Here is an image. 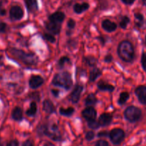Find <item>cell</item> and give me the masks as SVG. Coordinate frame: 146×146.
<instances>
[{
    "instance_id": "obj_23",
    "label": "cell",
    "mask_w": 146,
    "mask_h": 146,
    "mask_svg": "<svg viewBox=\"0 0 146 146\" xmlns=\"http://www.w3.org/2000/svg\"><path fill=\"white\" fill-rule=\"evenodd\" d=\"M74 112V109L72 107H70L67 108H61L60 109V113L64 116H70L72 115Z\"/></svg>"
},
{
    "instance_id": "obj_38",
    "label": "cell",
    "mask_w": 146,
    "mask_h": 146,
    "mask_svg": "<svg viewBox=\"0 0 146 146\" xmlns=\"http://www.w3.org/2000/svg\"><path fill=\"white\" fill-rule=\"evenodd\" d=\"M109 133L107 131H102V132H100L97 134V136H98L99 138H101V137H107Z\"/></svg>"
},
{
    "instance_id": "obj_25",
    "label": "cell",
    "mask_w": 146,
    "mask_h": 146,
    "mask_svg": "<svg viewBox=\"0 0 146 146\" xmlns=\"http://www.w3.org/2000/svg\"><path fill=\"white\" fill-rule=\"evenodd\" d=\"M37 113V104L35 102H31L30 104L29 109L26 111V114L29 116H33Z\"/></svg>"
},
{
    "instance_id": "obj_35",
    "label": "cell",
    "mask_w": 146,
    "mask_h": 146,
    "mask_svg": "<svg viewBox=\"0 0 146 146\" xmlns=\"http://www.w3.org/2000/svg\"><path fill=\"white\" fill-rule=\"evenodd\" d=\"M75 27V21L73 19H70L67 22V27H68L70 29H72Z\"/></svg>"
},
{
    "instance_id": "obj_43",
    "label": "cell",
    "mask_w": 146,
    "mask_h": 146,
    "mask_svg": "<svg viewBox=\"0 0 146 146\" xmlns=\"http://www.w3.org/2000/svg\"><path fill=\"white\" fill-rule=\"evenodd\" d=\"M5 14H6L5 10H4V9L1 10V11H0V14H1V15H4Z\"/></svg>"
},
{
    "instance_id": "obj_37",
    "label": "cell",
    "mask_w": 146,
    "mask_h": 146,
    "mask_svg": "<svg viewBox=\"0 0 146 146\" xmlns=\"http://www.w3.org/2000/svg\"><path fill=\"white\" fill-rule=\"evenodd\" d=\"M7 146H19V145L18 141L14 140V141H11L10 142H9Z\"/></svg>"
},
{
    "instance_id": "obj_10",
    "label": "cell",
    "mask_w": 146,
    "mask_h": 146,
    "mask_svg": "<svg viewBox=\"0 0 146 146\" xmlns=\"http://www.w3.org/2000/svg\"><path fill=\"white\" fill-rule=\"evenodd\" d=\"M83 90V87L80 85H77L74 87V90L72 92L70 96V99L71 101L74 104H77L80 98V95L82 94V91Z\"/></svg>"
},
{
    "instance_id": "obj_22",
    "label": "cell",
    "mask_w": 146,
    "mask_h": 146,
    "mask_svg": "<svg viewBox=\"0 0 146 146\" xmlns=\"http://www.w3.org/2000/svg\"><path fill=\"white\" fill-rule=\"evenodd\" d=\"M97 98H96L94 94H91L88 95V96L85 99V105L87 106H94L97 104Z\"/></svg>"
},
{
    "instance_id": "obj_28",
    "label": "cell",
    "mask_w": 146,
    "mask_h": 146,
    "mask_svg": "<svg viewBox=\"0 0 146 146\" xmlns=\"http://www.w3.org/2000/svg\"><path fill=\"white\" fill-rule=\"evenodd\" d=\"M130 23V19L129 17H127V16H125L122 18L121 21L120 22V27H121L122 29H126L127 24Z\"/></svg>"
},
{
    "instance_id": "obj_46",
    "label": "cell",
    "mask_w": 146,
    "mask_h": 146,
    "mask_svg": "<svg viewBox=\"0 0 146 146\" xmlns=\"http://www.w3.org/2000/svg\"><path fill=\"white\" fill-rule=\"evenodd\" d=\"M145 46H146V36H145Z\"/></svg>"
},
{
    "instance_id": "obj_17",
    "label": "cell",
    "mask_w": 146,
    "mask_h": 146,
    "mask_svg": "<svg viewBox=\"0 0 146 146\" xmlns=\"http://www.w3.org/2000/svg\"><path fill=\"white\" fill-rule=\"evenodd\" d=\"M97 87H98V88L100 91H110V92H113L115 89L113 86L110 85V84H107V83L102 81H100V82L97 83Z\"/></svg>"
},
{
    "instance_id": "obj_36",
    "label": "cell",
    "mask_w": 146,
    "mask_h": 146,
    "mask_svg": "<svg viewBox=\"0 0 146 146\" xmlns=\"http://www.w3.org/2000/svg\"><path fill=\"white\" fill-rule=\"evenodd\" d=\"M7 29V24L4 22L0 23V33H3L6 31Z\"/></svg>"
},
{
    "instance_id": "obj_4",
    "label": "cell",
    "mask_w": 146,
    "mask_h": 146,
    "mask_svg": "<svg viewBox=\"0 0 146 146\" xmlns=\"http://www.w3.org/2000/svg\"><path fill=\"white\" fill-rule=\"evenodd\" d=\"M40 132L47 135V137L52 139L53 141H60L62 140V136L59 131V128L56 124H52L49 125H44L40 128Z\"/></svg>"
},
{
    "instance_id": "obj_3",
    "label": "cell",
    "mask_w": 146,
    "mask_h": 146,
    "mask_svg": "<svg viewBox=\"0 0 146 146\" xmlns=\"http://www.w3.org/2000/svg\"><path fill=\"white\" fill-rule=\"evenodd\" d=\"M10 52L27 65H35L37 62V58L36 56L31 53H26L21 50L16 48H11Z\"/></svg>"
},
{
    "instance_id": "obj_11",
    "label": "cell",
    "mask_w": 146,
    "mask_h": 146,
    "mask_svg": "<svg viewBox=\"0 0 146 146\" xmlns=\"http://www.w3.org/2000/svg\"><path fill=\"white\" fill-rule=\"evenodd\" d=\"M29 86L31 88L35 89L42 85L44 83V79L40 76H33L29 79Z\"/></svg>"
},
{
    "instance_id": "obj_5",
    "label": "cell",
    "mask_w": 146,
    "mask_h": 146,
    "mask_svg": "<svg viewBox=\"0 0 146 146\" xmlns=\"http://www.w3.org/2000/svg\"><path fill=\"white\" fill-rule=\"evenodd\" d=\"M125 118L130 123H135L140 119L142 116V111L137 107L131 106L127 107L124 112Z\"/></svg>"
},
{
    "instance_id": "obj_14",
    "label": "cell",
    "mask_w": 146,
    "mask_h": 146,
    "mask_svg": "<svg viewBox=\"0 0 146 146\" xmlns=\"http://www.w3.org/2000/svg\"><path fill=\"white\" fill-rule=\"evenodd\" d=\"M112 119H113L112 115L104 113L100 116L98 121L99 124H100V126H107L111 123Z\"/></svg>"
},
{
    "instance_id": "obj_33",
    "label": "cell",
    "mask_w": 146,
    "mask_h": 146,
    "mask_svg": "<svg viewBox=\"0 0 146 146\" xmlns=\"http://www.w3.org/2000/svg\"><path fill=\"white\" fill-rule=\"evenodd\" d=\"M85 138L87 141H92V140L94 138V132H93V131H88V132L86 133Z\"/></svg>"
},
{
    "instance_id": "obj_32",
    "label": "cell",
    "mask_w": 146,
    "mask_h": 146,
    "mask_svg": "<svg viewBox=\"0 0 146 146\" xmlns=\"http://www.w3.org/2000/svg\"><path fill=\"white\" fill-rule=\"evenodd\" d=\"M43 37H44V38H45L47 41H50V42L51 43H54L55 42V38H54V36H53L52 34H44V36H43Z\"/></svg>"
},
{
    "instance_id": "obj_34",
    "label": "cell",
    "mask_w": 146,
    "mask_h": 146,
    "mask_svg": "<svg viewBox=\"0 0 146 146\" xmlns=\"http://www.w3.org/2000/svg\"><path fill=\"white\" fill-rule=\"evenodd\" d=\"M94 146H110L109 143L105 141H103V140H100V141H97Z\"/></svg>"
},
{
    "instance_id": "obj_41",
    "label": "cell",
    "mask_w": 146,
    "mask_h": 146,
    "mask_svg": "<svg viewBox=\"0 0 146 146\" xmlns=\"http://www.w3.org/2000/svg\"><path fill=\"white\" fill-rule=\"evenodd\" d=\"M113 61V57L111 55H107L106 56L105 58H104V61L107 63H110Z\"/></svg>"
},
{
    "instance_id": "obj_47",
    "label": "cell",
    "mask_w": 146,
    "mask_h": 146,
    "mask_svg": "<svg viewBox=\"0 0 146 146\" xmlns=\"http://www.w3.org/2000/svg\"><path fill=\"white\" fill-rule=\"evenodd\" d=\"M1 58H2V56H0V60H1Z\"/></svg>"
},
{
    "instance_id": "obj_26",
    "label": "cell",
    "mask_w": 146,
    "mask_h": 146,
    "mask_svg": "<svg viewBox=\"0 0 146 146\" xmlns=\"http://www.w3.org/2000/svg\"><path fill=\"white\" fill-rule=\"evenodd\" d=\"M129 97H130V95H129L128 93L127 92H123L120 94V98L118 99V104L120 105H123L126 103V101L129 99Z\"/></svg>"
},
{
    "instance_id": "obj_8",
    "label": "cell",
    "mask_w": 146,
    "mask_h": 146,
    "mask_svg": "<svg viewBox=\"0 0 146 146\" xmlns=\"http://www.w3.org/2000/svg\"><path fill=\"white\" fill-rule=\"evenodd\" d=\"M9 15L11 19L19 20L24 16V11H23L22 9L19 6H14L10 9Z\"/></svg>"
},
{
    "instance_id": "obj_18",
    "label": "cell",
    "mask_w": 146,
    "mask_h": 146,
    "mask_svg": "<svg viewBox=\"0 0 146 146\" xmlns=\"http://www.w3.org/2000/svg\"><path fill=\"white\" fill-rule=\"evenodd\" d=\"M90 7V5L87 3H82V4H76L74 6V11L77 14H81L84 11L87 10Z\"/></svg>"
},
{
    "instance_id": "obj_44",
    "label": "cell",
    "mask_w": 146,
    "mask_h": 146,
    "mask_svg": "<svg viewBox=\"0 0 146 146\" xmlns=\"http://www.w3.org/2000/svg\"><path fill=\"white\" fill-rule=\"evenodd\" d=\"M100 41H101L102 43V44H104V38H102V37H100Z\"/></svg>"
},
{
    "instance_id": "obj_6",
    "label": "cell",
    "mask_w": 146,
    "mask_h": 146,
    "mask_svg": "<svg viewBox=\"0 0 146 146\" xmlns=\"http://www.w3.org/2000/svg\"><path fill=\"white\" fill-rule=\"evenodd\" d=\"M125 134L124 131L120 128L113 129L109 133L110 141L114 145H119L125 139Z\"/></svg>"
},
{
    "instance_id": "obj_39",
    "label": "cell",
    "mask_w": 146,
    "mask_h": 146,
    "mask_svg": "<svg viewBox=\"0 0 146 146\" xmlns=\"http://www.w3.org/2000/svg\"><path fill=\"white\" fill-rule=\"evenodd\" d=\"M21 146H34L33 145L32 142L29 140H27V141H25L24 143H22Z\"/></svg>"
},
{
    "instance_id": "obj_29",
    "label": "cell",
    "mask_w": 146,
    "mask_h": 146,
    "mask_svg": "<svg viewBox=\"0 0 146 146\" xmlns=\"http://www.w3.org/2000/svg\"><path fill=\"white\" fill-rule=\"evenodd\" d=\"M70 59L69 58V57L63 56L62 57V58L60 59V61H58V66H60V68H62L63 66H64V64H65L66 63H70Z\"/></svg>"
},
{
    "instance_id": "obj_2",
    "label": "cell",
    "mask_w": 146,
    "mask_h": 146,
    "mask_svg": "<svg viewBox=\"0 0 146 146\" xmlns=\"http://www.w3.org/2000/svg\"><path fill=\"white\" fill-rule=\"evenodd\" d=\"M52 84L54 86L64 88L66 90L70 89L72 85L71 75L68 72H62L56 74L52 80Z\"/></svg>"
},
{
    "instance_id": "obj_21",
    "label": "cell",
    "mask_w": 146,
    "mask_h": 146,
    "mask_svg": "<svg viewBox=\"0 0 146 146\" xmlns=\"http://www.w3.org/2000/svg\"><path fill=\"white\" fill-rule=\"evenodd\" d=\"M101 74L102 72L99 68H94L90 73V77H89L90 81H91V82L94 81L99 76H101Z\"/></svg>"
},
{
    "instance_id": "obj_24",
    "label": "cell",
    "mask_w": 146,
    "mask_h": 146,
    "mask_svg": "<svg viewBox=\"0 0 146 146\" xmlns=\"http://www.w3.org/2000/svg\"><path fill=\"white\" fill-rule=\"evenodd\" d=\"M135 25L137 27H141L144 22V17L140 13H135Z\"/></svg>"
},
{
    "instance_id": "obj_12",
    "label": "cell",
    "mask_w": 146,
    "mask_h": 146,
    "mask_svg": "<svg viewBox=\"0 0 146 146\" xmlns=\"http://www.w3.org/2000/svg\"><path fill=\"white\" fill-rule=\"evenodd\" d=\"M64 18H65V15H64V13L61 12V11H57V12L54 13L49 17L50 21L57 23V24H60V23L62 22Z\"/></svg>"
},
{
    "instance_id": "obj_7",
    "label": "cell",
    "mask_w": 146,
    "mask_h": 146,
    "mask_svg": "<svg viewBox=\"0 0 146 146\" xmlns=\"http://www.w3.org/2000/svg\"><path fill=\"white\" fill-rule=\"evenodd\" d=\"M135 94L137 97L139 102L146 106V86H139L135 90Z\"/></svg>"
},
{
    "instance_id": "obj_15",
    "label": "cell",
    "mask_w": 146,
    "mask_h": 146,
    "mask_svg": "<svg viewBox=\"0 0 146 146\" xmlns=\"http://www.w3.org/2000/svg\"><path fill=\"white\" fill-rule=\"evenodd\" d=\"M102 27L107 32H113L117 29V24L109 19H105L102 22Z\"/></svg>"
},
{
    "instance_id": "obj_1",
    "label": "cell",
    "mask_w": 146,
    "mask_h": 146,
    "mask_svg": "<svg viewBox=\"0 0 146 146\" xmlns=\"http://www.w3.org/2000/svg\"><path fill=\"white\" fill-rule=\"evenodd\" d=\"M117 54L125 62H132L135 58V50L130 41H123L118 46Z\"/></svg>"
},
{
    "instance_id": "obj_31",
    "label": "cell",
    "mask_w": 146,
    "mask_h": 146,
    "mask_svg": "<svg viewBox=\"0 0 146 146\" xmlns=\"http://www.w3.org/2000/svg\"><path fill=\"white\" fill-rule=\"evenodd\" d=\"M141 65L143 70L146 72V52H143L141 56Z\"/></svg>"
},
{
    "instance_id": "obj_16",
    "label": "cell",
    "mask_w": 146,
    "mask_h": 146,
    "mask_svg": "<svg viewBox=\"0 0 146 146\" xmlns=\"http://www.w3.org/2000/svg\"><path fill=\"white\" fill-rule=\"evenodd\" d=\"M43 110L49 114L53 113L56 111L54 104H52V101H49V100H45L43 102Z\"/></svg>"
},
{
    "instance_id": "obj_42",
    "label": "cell",
    "mask_w": 146,
    "mask_h": 146,
    "mask_svg": "<svg viewBox=\"0 0 146 146\" xmlns=\"http://www.w3.org/2000/svg\"><path fill=\"white\" fill-rule=\"evenodd\" d=\"M52 94L54 95V96L58 97V96H59V91H58V90L52 89Z\"/></svg>"
},
{
    "instance_id": "obj_48",
    "label": "cell",
    "mask_w": 146,
    "mask_h": 146,
    "mask_svg": "<svg viewBox=\"0 0 146 146\" xmlns=\"http://www.w3.org/2000/svg\"><path fill=\"white\" fill-rule=\"evenodd\" d=\"M1 3L0 2V8H1Z\"/></svg>"
},
{
    "instance_id": "obj_13",
    "label": "cell",
    "mask_w": 146,
    "mask_h": 146,
    "mask_svg": "<svg viewBox=\"0 0 146 146\" xmlns=\"http://www.w3.org/2000/svg\"><path fill=\"white\" fill-rule=\"evenodd\" d=\"M46 29L50 31V33H52L54 34H58L60 32V24H57V23L52 22V21H49L45 24Z\"/></svg>"
},
{
    "instance_id": "obj_19",
    "label": "cell",
    "mask_w": 146,
    "mask_h": 146,
    "mask_svg": "<svg viewBox=\"0 0 146 146\" xmlns=\"http://www.w3.org/2000/svg\"><path fill=\"white\" fill-rule=\"evenodd\" d=\"M25 4L29 11H35L38 9L37 0H25Z\"/></svg>"
},
{
    "instance_id": "obj_9",
    "label": "cell",
    "mask_w": 146,
    "mask_h": 146,
    "mask_svg": "<svg viewBox=\"0 0 146 146\" xmlns=\"http://www.w3.org/2000/svg\"><path fill=\"white\" fill-rule=\"evenodd\" d=\"M82 113V116L87 121H94L97 116V112L94 110V108H92V107H88V108H85Z\"/></svg>"
},
{
    "instance_id": "obj_45",
    "label": "cell",
    "mask_w": 146,
    "mask_h": 146,
    "mask_svg": "<svg viewBox=\"0 0 146 146\" xmlns=\"http://www.w3.org/2000/svg\"><path fill=\"white\" fill-rule=\"evenodd\" d=\"M142 2L144 6H146V0H142Z\"/></svg>"
},
{
    "instance_id": "obj_40",
    "label": "cell",
    "mask_w": 146,
    "mask_h": 146,
    "mask_svg": "<svg viewBox=\"0 0 146 146\" xmlns=\"http://www.w3.org/2000/svg\"><path fill=\"white\" fill-rule=\"evenodd\" d=\"M135 0H122V1L124 4H127V5H131V4H133L135 2Z\"/></svg>"
},
{
    "instance_id": "obj_20",
    "label": "cell",
    "mask_w": 146,
    "mask_h": 146,
    "mask_svg": "<svg viewBox=\"0 0 146 146\" xmlns=\"http://www.w3.org/2000/svg\"><path fill=\"white\" fill-rule=\"evenodd\" d=\"M12 118L15 121H21L22 118V110L19 107H16L12 111V114H11Z\"/></svg>"
},
{
    "instance_id": "obj_27",
    "label": "cell",
    "mask_w": 146,
    "mask_h": 146,
    "mask_svg": "<svg viewBox=\"0 0 146 146\" xmlns=\"http://www.w3.org/2000/svg\"><path fill=\"white\" fill-rule=\"evenodd\" d=\"M84 62H85L87 65L90 66H95V64H97V59H95V58L92 56L84 57Z\"/></svg>"
},
{
    "instance_id": "obj_30",
    "label": "cell",
    "mask_w": 146,
    "mask_h": 146,
    "mask_svg": "<svg viewBox=\"0 0 146 146\" xmlns=\"http://www.w3.org/2000/svg\"><path fill=\"white\" fill-rule=\"evenodd\" d=\"M88 126L92 129H97L100 126L99 122L96 121L95 120L91 121H88Z\"/></svg>"
}]
</instances>
